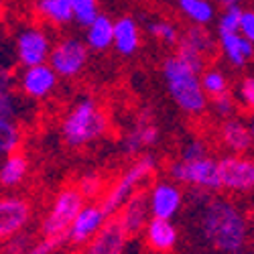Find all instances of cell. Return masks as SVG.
<instances>
[{
    "mask_svg": "<svg viewBox=\"0 0 254 254\" xmlns=\"http://www.w3.org/2000/svg\"><path fill=\"white\" fill-rule=\"evenodd\" d=\"M126 242H128V232L124 230L120 220L114 216L86 244L81 254H124Z\"/></svg>",
    "mask_w": 254,
    "mask_h": 254,
    "instance_id": "obj_13",
    "label": "cell"
},
{
    "mask_svg": "<svg viewBox=\"0 0 254 254\" xmlns=\"http://www.w3.org/2000/svg\"><path fill=\"white\" fill-rule=\"evenodd\" d=\"M86 197L81 195V191L75 187H63L61 191L55 195L49 214L43 220V226H41V234L43 238L49 236H67V230L73 224L75 216L81 211V207L86 205L83 203Z\"/></svg>",
    "mask_w": 254,
    "mask_h": 254,
    "instance_id": "obj_5",
    "label": "cell"
},
{
    "mask_svg": "<svg viewBox=\"0 0 254 254\" xmlns=\"http://www.w3.org/2000/svg\"><path fill=\"white\" fill-rule=\"evenodd\" d=\"M163 77L167 90L179 108L191 116H199L207 106V94L201 88V77L177 57L169 55L163 63Z\"/></svg>",
    "mask_w": 254,
    "mask_h": 254,
    "instance_id": "obj_2",
    "label": "cell"
},
{
    "mask_svg": "<svg viewBox=\"0 0 254 254\" xmlns=\"http://www.w3.org/2000/svg\"><path fill=\"white\" fill-rule=\"evenodd\" d=\"M20 130L14 120L0 118V157H8L16 153L20 144Z\"/></svg>",
    "mask_w": 254,
    "mask_h": 254,
    "instance_id": "obj_26",
    "label": "cell"
},
{
    "mask_svg": "<svg viewBox=\"0 0 254 254\" xmlns=\"http://www.w3.org/2000/svg\"><path fill=\"white\" fill-rule=\"evenodd\" d=\"M63 242H67V236H49L41 242H35L25 254H53Z\"/></svg>",
    "mask_w": 254,
    "mask_h": 254,
    "instance_id": "obj_34",
    "label": "cell"
},
{
    "mask_svg": "<svg viewBox=\"0 0 254 254\" xmlns=\"http://www.w3.org/2000/svg\"><path fill=\"white\" fill-rule=\"evenodd\" d=\"M238 98L244 104V108L254 110V75H246L238 88Z\"/></svg>",
    "mask_w": 254,
    "mask_h": 254,
    "instance_id": "obj_37",
    "label": "cell"
},
{
    "mask_svg": "<svg viewBox=\"0 0 254 254\" xmlns=\"http://www.w3.org/2000/svg\"><path fill=\"white\" fill-rule=\"evenodd\" d=\"M169 173L175 181H181L185 185H191L193 189H203V191H218L222 189V177H220V165L209 155L197 161H177L171 165Z\"/></svg>",
    "mask_w": 254,
    "mask_h": 254,
    "instance_id": "obj_6",
    "label": "cell"
},
{
    "mask_svg": "<svg viewBox=\"0 0 254 254\" xmlns=\"http://www.w3.org/2000/svg\"><path fill=\"white\" fill-rule=\"evenodd\" d=\"M86 43L94 51H104L110 45H114V23L106 14H100L88 27Z\"/></svg>",
    "mask_w": 254,
    "mask_h": 254,
    "instance_id": "obj_22",
    "label": "cell"
},
{
    "mask_svg": "<svg viewBox=\"0 0 254 254\" xmlns=\"http://www.w3.org/2000/svg\"><path fill=\"white\" fill-rule=\"evenodd\" d=\"M248 254H254V248H252V250H250V252H248Z\"/></svg>",
    "mask_w": 254,
    "mask_h": 254,
    "instance_id": "obj_42",
    "label": "cell"
},
{
    "mask_svg": "<svg viewBox=\"0 0 254 254\" xmlns=\"http://www.w3.org/2000/svg\"><path fill=\"white\" fill-rule=\"evenodd\" d=\"M242 8L238 4L234 6H226L220 25H218V33H240V20H242Z\"/></svg>",
    "mask_w": 254,
    "mask_h": 254,
    "instance_id": "obj_32",
    "label": "cell"
},
{
    "mask_svg": "<svg viewBox=\"0 0 254 254\" xmlns=\"http://www.w3.org/2000/svg\"><path fill=\"white\" fill-rule=\"evenodd\" d=\"M144 238L153 250L157 252H169L177 244V228L171 220H161V218H151L144 228Z\"/></svg>",
    "mask_w": 254,
    "mask_h": 254,
    "instance_id": "obj_17",
    "label": "cell"
},
{
    "mask_svg": "<svg viewBox=\"0 0 254 254\" xmlns=\"http://www.w3.org/2000/svg\"><path fill=\"white\" fill-rule=\"evenodd\" d=\"M179 41H181V43H185V45H189V47L197 49V51H201L203 55L211 53V51H214V47H216L211 35H209L203 27H199V25H193L191 29H187L185 35H183Z\"/></svg>",
    "mask_w": 254,
    "mask_h": 254,
    "instance_id": "obj_27",
    "label": "cell"
},
{
    "mask_svg": "<svg viewBox=\"0 0 254 254\" xmlns=\"http://www.w3.org/2000/svg\"><path fill=\"white\" fill-rule=\"evenodd\" d=\"M159 140V126L155 122V116L149 108L138 112L132 128L122 138V151L126 157H136L146 146H153Z\"/></svg>",
    "mask_w": 254,
    "mask_h": 254,
    "instance_id": "obj_10",
    "label": "cell"
},
{
    "mask_svg": "<svg viewBox=\"0 0 254 254\" xmlns=\"http://www.w3.org/2000/svg\"><path fill=\"white\" fill-rule=\"evenodd\" d=\"M175 55L185 63V65H189V67H191L193 71H197V73H201L203 67H205V55L201 51L193 49V47L181 43V41H179V47H177V53Z\"/></svg>",
    "mask_w": 254,
    "mask_h": 254,
    "instance_id": "obj_31",
    "label": "cell"
},
{
    "mask_svg": "<svg viewBox=\"0 0 254 254\" xmlns=\"http://www.w3.org/2000/svg\"><path fill=\"white\" fill-rule=\"evenodd\" d=\"M37 12L55 25H65L73 20V8L67 0H37Z\"/></svg>",
    "mask_w": 254,
    "mask_h": 254,
    "instance_id": "obj_24",
    "label": "cell"
},
{
    "mask_svg": "<svg viewBox=\"0 0 254 254\" xmlns=\"http://www.w3.org/2000/svg\"><path fill=\"white\" fill-rule=\"evenodd\" d=\"M203 157H207V144L199 138L189 140L181 151V161H197V159H203Z\"/></svg>",
    "mask_w": 254,
    "mask_h": 254,
    "instance_id": "obj_35",
    "label": "cell"
},
{
    "mask_svg": "<svg viewBox=\"0 0 254 254\" xmlns=\"http://www.w3.org/2000/svg\"><path fill=\"white\" fill-rule=\"evenodd\" d=\"M47 63L57 71V75L75 77L88 63V43H83L75 37L61 39L59 43H55V47H51Z\"/></svg>",
    "mask_w": 254,
    "mask_h": 254,
    "instance_id": "obj_7",
    "label": "cell"
},
{
    "mask_svg": "<svg viewBox=\"0 0 254 254\" xmlns=\"http://www.w3.org/2000/svg\"><path fill=\"white\" fill-rule=\"evenodd\" d=\"M69 6L73 8V20L79 27H90L94 20L100 16L98 0H67Z\"/></svg>",
    "mask_w": 254,
    "mask_h": 254,
    "instance_id": "obj_28",
    "label": "cell"
},
{
    "mask_svg": "<svg viewBox=\"0 0 254 254\" xmlns=\"http://www.w3.org/2000/svg\"><path fill=\"white\" fill-rule=\"evenodd\" d=\"M29 173V159L23 153H12L0 163V185L10 189L20 185Z\"/></svg>",
    "mask_w": 254,
    "mask_h": 254,
    "instance_id": "obj_21",
    "label": "cell"
},
{
    "mask_svg": "<svg viewBox=\"0 0 254 254\" xmlns=\"http://www.w3.org/2000/svg\"><path fill=\"white\" fill-rule=\"evenodd\" d=\"M120 224L124 230L128 232V236H134L138 232H142L149 224L151 216V205H149V193L146 191H136L128 201L124 203V207L118 211Z\"/></svg>",
    "mask_w": 254,
    "mask_h": 254,
    "instance_id": "obj_16",
    "label": "cell"
},
{
    "mask_svg": "<svg viewBox=\"0 0 254 254\" xmlns=\"http://www.w3.org/2000/svg\"><path fill=\"white\" fill-rule=\"evenodd\" d=\"M51 55V43L45 31H41L37 27L23 29L16 37V59L20 65L33 67L47 63Z\"/></svg>",
    "mask_w": 254,
    "mask_h": 254,
    "instance_id": "obj_9",
    "label": "cell"
},
{
    "mask_svg": "<svg viewBox=\"0 0 254 254\" xmlns=\"http://www.w3.org/2000/svg\"><path fill=\"white\" fill-rule=\"evenodd\" d=\"M220 165V177L222 189L230 191H252L254 189V161L242 155H228L218 161Z\"/></svg>",
    "mask_w": 254,
    "mask_h": 254,
    "instance_id": "obj_8",
    "label": "cell"
},
{
    "mask_svg": "<svg viewBox=\"0 0 254 254\" xmlns=\"http://www.w3.org/2000/svg\"><path fill=\"white\" fill-rule=\"evenodd\" d=\"M220 138L224 142L226 149H230L234 155H242L250 149L252 144V136H250V128L238 118H228L222 128H220Z\"/></svg>",
    "mask_w": 254,
    "mask_h": 254,
    "instance_id": "obj_19",
    "label": "cell"
},
{
    "mask_svg": "<svg viewBox=\"0 0 254 254\" xmlns=\"http://www.w3.org/2000/svg\"><path fill=\"white\" fill-rule=\"evenodd\" d=\"M31 220V205L23 197H0V238H12L25 232Z\"/></svg>",
    "mask_w": 254,
    "mask_h": 254,
    "instance_id": "obj_12",
    "label": "cell"
},
{
    "mask_svg": "<svg viewBox=\"0 0 254 254\" xmlns=\"http://www.w3.org/2000/svg\"><path fill=\"white\" fill-rule=\"evenodd\" d=\"M146 29H149V33L153 37L163 41V43H169V45L179 43V31L173 23H169V20H155V23H149Z\"/></svg>",
    "mask_w": 254,
    "mask_h": 254,
    "instance_id": "obj_30",
    "label": "cell"
},
{
    "mask_svg": "<svg viewBox=\"0 0 254 254\" xmlns=\"http://www.w3.org/2000/svg\"><path fill=\"white\" fill-rule=\"evenodd\" d=\"M151 216L161 220H173L183 205V193L175 183L161 181L149 191Z\"/></svg>",
    "mask_w": 254,
    "mask_h": 254,
    "instance_id": "obj_15",
    "label": "cell"
},
{
    "mask_svg": "<svg viewBox=\"0 0 254 254\" xmlns=\"http://www.w3.org/2000/svg\"><path fill=\"white\" fill-rule=\"evenodd\" d=\"M157 167V159L155 155H140L128 169L124 171V175L106 191V195L102 197L100 205L104 207L106 216L114 218L118 216V211L124 207V203L128 201L136 191H140V185L149 179Z\"/></svg>",
    "mask_w": 254,
    "mask_h": 254,
    "instance_id": "obj_4",
    "label": "cell"
},
{
    "mask_svg": "<svg viewBox=\"0 0 254 254\" xmlns=\"http://www.w3.org/2000/svg\"><path fill=\"white\" fill-rule=\"evenodd\" d=\"M31 234H25V232H20V234L12 236L6 240L4 244V254H25L29 248H31Z\"/></svg>",
    "mask_w": 254,
    "mask_h": 254,
    "instance_id": "obj_36",
    "label": "cell"
},
{
    "mask_svg": "<svg viewBox=\"0 0 254 254\" xmlns=\"http://www.w3.org/2000/svg\"><path fill=\"white\" fill-rule=\"evenodd\" d=\"M240 35L254 43V10H244L240 20Z\"/></svg>",
    "mask_w": 254,
    "mask_h": 254,
    "instance_id": "obj_39",
    "label": "cell"
},
{
    "mask_svg": "<svg viewBox=\"0 0 254 254\" xmlns=\"http://www.w3.org/2000/svg\"><path fill=\"white\" fill-rule=\"evenodd\" d=\"M57 86V71L49 63L25 67V71L18 75V88L25 96L33 100H41L49 96Z\"/></svg>",
    "mask_w": 254,
    "mask_h": 254,
    "instance_id": "obj_14",
    "label": "cell"
},
{
    "mask_svg": "<svg viewBox=\"0 0 254 254\" xmlns=\"http://www.w3.org/2000/svg\"><path fill=\"white\" fill-rule=\"evenodd\" d=\"M220 47L234 67H244L254 55V43L240 33H220Z\"/></svg>",
    "mask_w": 254,
    "mask_h": 254,
    "instance_id": "obj_18",
    "label": "cell"
},
{
    "mask_svg": "<svg viewBox=\"0 0 254 254\" xmlns=\"http://www.w3.org/2000/svg\"><path fill=\"white\" fill-rule=\"evenodd\" d=\"M108 220L110 218L106 216V211L100 203H86L67 230V242L75 246H86L106 226Z\"/></svg>",
    "mask_w": 254,
    "mask_h": 254,
    "instance_id": "obj_11",
    "label": "cell"
},
{
    "mask_svg": "<svg viewBox=\"0 0 254 254\" xmlns=\"http://www.w3.org/2000/svg\"><path fill=\"white\" fill-rule=\"evenodd\" d=\"M108 132V116L94 98H81L63 118L61 136L67 146L79 149Z\"/></svg>",
    "mask_w": 254,
    "mask_h": 254,
    "instance_id": "obj_3",
    "label": "cell"
},
{
    "mask_svg": "<svg viewBox=\"0 0 254 254\" xmlns=\"http://www.w3.org/2000/svg\"><path fill=\"white\" fill-rule=\"evenodd\" d=\"M179 8L193 25H199V27L211 23V18L216 16L214 4L209 0H179Z\"/></svg>",
    "mask_w": 254,
    "mask_h": 254,
    "instance_id": "obj_25",
    "label": "cell"
},
{
    "mask_svg": "<svg viewBox=\"0 0 254 254\" xmlns=\"http://www.w3.org/2000/svg\"><path fill=\"white\" fill-rule=\"evenodd\" d=\"M201 234L220 254H242L248 240V222L238 205L209 197L201 209Z\"/></svg>",
    "mask_w": 254,
    "mask_h": 254,
    "instance_id": "obj_1",
    "label": "cell"
},
{
    "mask_svg": "<svg viewBox=\"0 0 254 254\" xmlns=\"http://www.w3.org/2000/svg\"><path fill=\"white\" fill-rule=\"evenodd\" d=\"M201 88L207 96L218 98L222 94H228V79L220 69H207L201 73Z\"/></svg>",
    "mask_w": 254,
    "mask_h": 254,
    "instance_id": "obj_29",
    "label": "cell"
},
{
    "mask_svg": "<svg viewBox=\"0 0 254 254\" xmlns=\"http://www.w3.org/2000/svg\"><path fill=\"white\" fill-rule=\"evenodd\" d=\"M77 189L86 199H94V197H98L102 193L104 179L98 173H86V175H81V179L77 181Z\"/></svg>",
    "mask_w": 254,
    "mask_h": 254,
    "instance_id": "obj_33",
    "label": "cell"
},
{
    "mask_svg": "<svg viewBox=\"0 0 254 254\" xmlns=\"http://www.w3.org/2000/svg\"><path fill=\"white\" fill-rule=\"evenodd\" d=\"M16 96H14V77L6 67H0V118H16Z\"/></svg>",
    "mask_w": 254,
    "mask_h": 254,
    "instance_id": "obj_23",
    "label": "cell"
},
{
    "mask_svg": "<svg viewBox=\"0 0 254 254\" xmlns=\"http://www.w3.org/2000/svg\"><path fill=\"white\" fill-rule=\"evenodd\" d=\"M214 108H216V112L220 116L230 118L232 114H234V110H236V102H234V98H232L230 94H222V96L214 98Z\"/></svg>",
    "mask_w": 254,
    "mask_h": 254,
    "instance_id": "obj_38",
    "label": "cell"
},
{
    "mask_svg": "<svg viewBox=\"0 0 254 254\" xmlns=\"http://www.w3.org/2000/svg\"><path fill=\"white\" fill-rule=\"evenodd\" d=\"M140 45L138 25L132 16H122L114 23V47L120 55H132Z\"/></svg>",
    "mask_w": 254,
    "mask_h": 254,
    "instance_id": "obj_20",
    "label": "cell"
},
{
    "mask_svg": "<svg viewBox=\"0 0 254 254\" xmlns=\"http://www.w3.org/2000/svg\"><path fill=\"white\" fill-rule=\"evenodd\" d=\"M248 128H250V136H252V142H254V120L250 122V126H248Z\"/></svg>",
    "mask_w": 254,
    "mask_h": 254,
    "instance_id": "obj_41",
    "label": "cell"
},
{
    "mask_svg": "<svg viewBox=\"0 0 254 254\" xmlns=\"http://www.w3.org/2000/svg\"><path fill=\"white\" fill-rule=\"evenodd\" d=\"M220 4H224V6H234V4H238L240 0H218Z\"/></svg>",
    "mask_w": 254,
    "mask_h": 254,
    "instance_id": "obj_40",
    "label": "cell"
}]
</instances>
